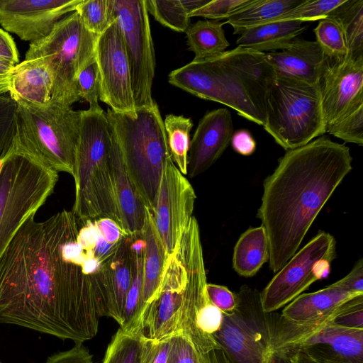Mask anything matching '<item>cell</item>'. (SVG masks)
Here are the masks:
<instances>
[{"label":"cell","instance_id":"43","mask_svg":"<svg viewBox=\"0 0 363 363\" xmlns=\"http://www.w3.org/2000/svg\"><path fill=\"white\" fill-rule=\"evenodd\" d=\"M167 363H198L193 345L180 334H175L171 337Z\"/></svg>","mask_w":363,"mask_h":363},{"label":"cell","instance_id":"27","mask_svg":"<svg viewBox=\"0 0 363 363\" xmlns=\"http://www.w3.org/2000/svg\"><path fill=\"white\" fill-rule=\"evenodd\" d=\"M144 247L145 242L142 233L131 235V249L133 256V279L126 297L119 328L129 334L143 332L141 296Z\"/></svg>","mask_w":363,"mask_h":363},{"label":"cell","instance_id":"38","mask_svg":"<svg viewBox=\"0 0 363 363\" xmlns=\"http://www.w3.org/2000/svg\"><path fill=\"white\" fill-rule=\"evenodd\" d=\"M77 90L80 99L87 101L89 109L99 110L100 77L96 58L86 66L77 77Z\"/></svg>","mask_w":363,"mask_h":363},{"label":"cell","instance_id":"49","mask_svg":"<svg viewBox=\"0 0 363 363\" xmlns=\"http://www.w3.org/2000/svg\"><path fill=\"white\" fill-rule=\"evenodd\" d=\"M94 222L104 238L110 243H118L125 236L118 224L112 219L100 218Z\"/></svg>","mask_w":363,"mask_h":363},{"label":"cell","instance_id":"2","mask_svg":"<svg viewBox=\"0 0 363 363\" xmlns=\"http://www.w3.org/2000/svg\"><path fill=\"white\" fill-rule=\"evenodd\" d=\"M350 148L321 135L286 150L265 179L257 212L274 273L291 259L325 203L352 170Z\"/></svg>","mask_w":363,"mask_h":363},{"label":"cell","instance_id":"41","mask_svg":"<svg viewBox=\"0 0 363 363\" xmlns=\"http://www.w3.org/2000/svg\"><path fill=\"white\" fill-rule=\"evenodd\" d=\"M332 323L343 327L363 329V295L345 303Z\"/></svg>","mask_w":363,"mask_h":363},{"label":"cell","instance_id":"5","mask_svg":"<svg viewBox=\"0 0 363 363\" xmlns=\"http://www.w3.org/2000/svg\"><path fill=\"white\" fill-rule=\"evenodd\" d=\"M136 113L134 117L108 108L106 115L128 176L151 210L164 169L172 159L157 103L149 108L136 109Z\"/></svg>","mask_w":363,"mask_h":363},{"label":"cell","instance_id":"37","mask_svg":"<svg viewBox=\"0 0 363 363\" xmlns=\"http://www.w3.org/2000/svg\"><path fill=\"white\" fill-rule=\"evenodd\" d=\"M85 28L99 35L109 26L108 0H82L75 9Z\"/></svg>","mask_w":363,"mask_h":363},{"label":"cell","instance_id":"24","mask_svg":"<svg viewBox=\"0 0 363 363\" xmlns=\"http://www.w3.org/2000/svg\"><path fill=\"white\" fill-rule=\"evenodd\" d=\"M142 234L145 242L141 296L143 319L147 305L160 286L168 257L149 208H147L146 221Z\"/></svg>","mask_w":363,"mask_h":363},{"label":"cell","instance_id":"40","mask_svg":"<svg viewBox=\"0 0 363 363\" xmlns=\"http://www.w3.org/2000/svg\"><path fill=\"white\" fill-rule=\"evenodd\" d=\"M250 0H210L203 6L189 14V17L201 16L217 21L228 19L238 9L245 5Z\"/></svg>","mask_w":363,"mask_h":363},{"label":"cell","instance_id":"23","mask_svg":"<svg viewBox=\"0 0 363 363\" xmlns=\"http://www.w3.org/2000/svg\"><path fill=\"white\" fill-rule=\"evenodd\" d=\"M358 296L335 282L317 291L299 295L284 307L280 315L294 323L313 322L333 315Z\"/></svg>","mask_w":363,"mask_h":363},{"label":"cell","instance_id":"32","mask_svg":"<svg viewBox=\"0 0 363 363\" xmlns=\"http://www.w3.org/2000/svg\"><path fill=\"white\" fill-rule=\"evenodd\" d=\"M145 338L143 332L129 334L118 329L107 347L103 363H140Z\"/></svg>","mask_w":363,"mask_h":363},{"label":"cell","instance_id":"25","mask_svg":"<svg viewBox=\"0 0 363 363\" xmlns=\"http://www.w3.org/2000/svg\"><path fill=\"white\" fill-rule=\"evenodd\" d=\"M300 21H274L251 28L239 34V47L262 52L281 50L307 29Z\"/></svg>","mask_w":363,"mask_h":363},{"label":"cell","instance_id":"48","mask_svg":"<svg viewBox=\"0 0 363 363\" xmlns=\"http://www.w3.org/2000/svg\"><path fill=\"white\" fill-rule=\"evenodd\" d=\"M0 60L13 65L18 64V52L13 38L0 28Z\"/></svg>","mask_w":363,"mask_h":363},{"label":"cell","instance_id":"13","mask_svg":"<svg viewBox=\"0 0 363 363\" xmlns=\"http://www.w3.org/2000/svg\"><path fill=\"white\" fill-rule=\"evenodd\" d=\"M236 296V308L223 313L213 336L233 363H261L270 342V313L263 311L257 289L245 285Z\"/></svg>","mask_w":363,"mask_h":363},{"label":"cell","instance_id":"28","mask_svg":"<svg viewBox=\"0 0 363 363\" xmlns=\"http://www.w3.org/2000/svg\"><path fill=\"white\" fill-rule=\"evenodd\" d=\"M303 0H250L232 13L224 24L233 28V34L262 24L273 22Z\"/></svg>","mask_w":363,"mask_h":363},{"label":"cell","instance_id":"35","mask_svg":"<svg viewBox=\"0 0 363 363\" xmlns=\"http://www.w3.org/2000/svg\"><path fill=\"white\" fill-rule=\"evenodd\" d=\"M345 0H303L274 21H300L303 22L326 18ZM274 22V21H273Z\"/></svg>","mask_w":363,"mask_h":363},{"label":"cell","instance_id":"1","mask_svg":"<svg viewBox=\"0 0 363 363\" xmlns=\"http://www.w3.org/2000/svg\"><path fill=\"white\" fill-rule=\"evenodd\" d=\"M21 226L0 257V323L75 343L97 333L106 316L104 262L82 220L63 210Z\"/></svg>","mask_w":363,"mask_h":363},{"label":"cell","instance_id":"30","mask_svg":"<svg viewBox=\"0 0 363 363\" xmlns=\"http://www.w3.org/2000/svg\"><path fill=\"white\" fill-rule=\"evenodd\" d=\"M326 18L340 28L349 53L363 55V0H345Z\"/></svg>","mask_w":363,"mask_h":363},{"label":"cell","instance_id":"39","mask_svg":"<svg viewBox=\"0 0 363 363\" xmlns=\"http://www.w3.org/2000/svg\"><path fill=\"white\" fill-rule=\"evenodd\" d=\"M17 104L9 96H0V158L10 148L15 130Z\"/></svg>","mask_w":363,"mask_h":363},{"label":"cell","instance_id":"16","mask_svg":"<svg viewBox=\"0 0 363 363\" xmlns=\"http://www.w3.org/2000/svg\"><path fill=\"white\" fill-rule=\"evenodd\" d=\"M82 0H0V24L30 43L48 36Z\"/></svg>","mask_w":363,"mask_h":363},{"label":"cell","instance_id":"50","mask_svg":"<svg viewBox=\"0 0 363 363\" xmlns=\"http://www.w3.org/2000/svg\"><path fill=\"white\" fill-rule=\"evenodd\" d=\"M196 356L198 363H233L221 348L203 354L196 353Z\"/></svg>","mask_w":363,"mask_h":363},{"label":"cell","instance_id":"54","mask_svg":"<svg viewBox=\"0 0 363 363\" xmlns=\"http://www.w3.org/2000/svg\"><path fill=\"white\" fill-rule=\"evenodd\" d=\"M289 363H314L304 358L298 354H294L286 357Z\"/></svg>","mask_w":363,"mask_h":363},{"label":"cell","instance_id":"18","mask_svg":"<svg viewBox=\"0 0 363 363\" xmlns=\"http://www.w3.org/2000/svg\"><path fill=\"white\" fill-rule=\"evenodd\" d=\"M233 134L231 113L227 108L206 113L200 120L190 141L186 175L195 177L207 170L222 155Z\"/></svg>","mask_w":363,"mask_h":363},{"label":"cell","instance_id":"55","mask_svg":"<svg viewBox=\"0 0 363 363\" xmlns=\"http://www.w3.org/2000/svg\"><path fill=\"white\" fill-rule=\"evenodd\" d=\"M0 363H1V362H0Z\"/></svg>","mask_w":363,"mask_h":363},{"label":"cell","instance_id":"19","mask_svg":"<svg viewBox=\"0 0 363 363\" xmlns=\"http://www.w3.org/2000/svg\"><path fill=\"white\" fill-rule=\"evenodd\" d=\"M281 51L266 52L277 77L319 84L331 61L315 41L294 39Z\"/></svg>","mask_w":363,"mask_h":363},{"label":"cell","instance_id":"51","mask_svg":"<svg viewBox=\"0 0 363 363\" xmlns=\"http://www.w3.org/2000/svg\"><path fill=\"white\" fill-rule=\"evenodd\" d=\"M15 66L0 60V96L9 93L10 80Z\"/></svg>","mask_w":363,"mask_h":363},{"label":"cell","instance_id":"47","mask_svg":"<svg viewBox=\"0 0 363 363\" xmlns=\"http://www.w3.org/2000/svg\"><path fill=\"white\" fill-rule=\"evenodd\" d=\"M230 143L234 150L242 155H250L256 149V142L251 133L245 129L233 133Z\"/></svg>","mask_w":363,"mask_h":363},{"label":"cell","instance_id":"29","mask_svg":"<svg viewBox=\"0 0 363 363\" xmlns=\"http://www.w3.org/2000/svg\"><path fill=\"white\" fill-rule=\"evenodd\" d=\"M224 23L199 20L190 24L185 31L189 48L194 54L193 60L199 61L217 57L230 46L223 28Z\"/></svg>","mask_w":363,"mask_h":363},{"label":"cell","instance_id":"9","mask_svg":"<svg viewBox=\"0 0 363 363\" xmlns=\"http://www.w3.org/2000/svg\"><path fill=\"white\" fill-rule=\"evenodd\" d=\"M264 128L286 150L323 135L320 84L277 76L267 99Z\"/></svg>","mask_w":363,"mask_h":363},{"label":"cell","instance_id":"14","mask_svg":"<svg viewBox=\"0 0 363 363\" xmlns=\"http://www.w3.org/2000/svg\"><path fill=\"white\" fill-rule=\"evenodd\" d=\"M95 58L100 77L99 99L115 112L137 116L130 64L116 20L98 36Z\"/></svg>","mask_w":363,"mask_h":363},{"label":"cell","instance_id":"10","mask_svg":"<svg viewBox=\"0 0 363 363\" xmlns=\"http://www.w3.org/2000/svg\"><path fill=\"white\" fill-rule=\"evenodd\" d=\"M98 36L74 11L57 21L48 36L30 43L25 59H43L52 73V101L71 106L81 99L77 77L95 59Z\"/></svg>","mask_w":363,"mask_h":363},{"label":"cell","instance_id":"31","mask_svg":"<svg viewBox=\"0 0 363 363\" xmlns=\"http://www.w3.org/2000/svg\"><path fill=\"white\" fill-rule=\"evenodd\" d=\"M163 122L172 161L181 173L186 175L187 153L193 122L190 118L174 114L166 115Z\"/></svg>","mask_w":363,"mask_h":363},{"label":"cell","instance_id":"42","mask_svg":"<svg viewBox=\"0 0 363 363\" xmlns=\"http://www.w3.org/2000/svg\"><path fill=\"white\" fill-rule=\"evenodd\" d=\"M171 337L156 341L145 337L140 363H167Z\"/></svg>","mask_w":363,"mask_h":363},{"label":"cell","instance_id":"4","mask_svg":"<svg viewBox=\"0 0 363 363\" xmlns=\"http://www.w3.org/2000/svg\"><path fill=\"white\" fill-rule=\"evenodd\" d=\"M81 113L72 174L75 199L72 211L82 220L108 218L120 226L112 182L108 121L102 108L81 110Z\"/></svg>","mask_w":363,"mask_h":363},{"label":"cell","instance_id":"15","mask_svg":"<svg viewBox=\"0 0 363 363\" xmlns=\"http://www.w3.org/2000/svg\"><path fill=\"white\" fill-rule=\"evenodd\" d=\"M196 196L187 178L172 160L163 171L155 203L150 210L167 255L174 251L193 217Z\"/></svg>","mask_w":363,"mask_h":363},{"label":"cell","instance_id":"46","mask_svg":"<svg viewBox=\"0 0 363 363\" xmlns=\"http://www.w3.org/2000/svg\"><path fill=\"white\" fill-rule=\"evenodd\" d=\"M344 289L357 295L363 294V262L359 259L351 272L336 281Z\"/></svg>","mask_w":363,"mask_h":363},{"label":"cell","instance_id":"53","mask_svg":"<svg viewBox=\"0 0 363 363\" xmlns=\"http://www.w3.org/2000/svg\"><path fill=\"white\" fill-rule=\"evenodd\" d=\"M189 16L193 11L208 4L210 0H181Z\"/></svg>","mask_w":363,"mask_h":363},{"label":"cell","instance_id":"34","mask_svg":"<svg viewBox=\"0 0 363 363\" xmlns=\"http://www.w3.org/2000/svg\"><path fill=\"white\" fill-rule=\"evenodd\" d=\"M314 33L315 41L330 60L342 59L349 53L340 28L331 18L320 19L314 29Z\"/></svg>","mask_w":363,"mask_h":363},{"label":"cell","instance_id":"6","mask_svg":"<svg viewBox=\"0 0 363 363\" xmlns=\"http://www.w3.org/2000/svg\"><path fill=\"white\" fill-rule=\"evenodd\" d=\"M12 144L46 167L72 176L79 143L81 110L50 100L45 106L18 103Z\"/></svg>","mask_w":363,"mask_h":363},{"label":"cell","instance_id":"20","mask_svg":"<svg viewBox=\"0 0 363 363\" xmlns=\"http://www.w3.org/2000/svg\"><path fill=\"white\" fill-rule=\"evenodd\" d=\"M111 132L110 162L120 228L125 236L140 234L145 224L147 207L128 176L118 144L111 130Z\"/></svg>","mask_w":363,"mask_h":363},{"label":"cell","instance_id":"12","mask_svg":"<svg viewBox=\"0 0 363 363\" xmlns=\"http://www.w3.org/2000/svg\"><path fill=\"white\" fill-rule=\"evenodd\" d=\"M336 242L320 231L296 252L279 270L262 292L259 298L266 313L284 307L313 283L326 277L335 257Z\"/></svg>","mask_w":363,"mask_h":363},{"label":"cell","instance_id":"3","mask_svg":"<svg viewBox=\"0 0 363 363\" xmlns=\"http://www.w3.org/2000/svg\"><path fill=\"white\" fill-rule=\"evenodd\" d=\"M277 74L265 53L237 46L172 71V85L199 98L224 104L264 126L267 99Z\"/></svg>","mask_w":363,"mask_h":363},{"label":"cell","instance_id":"36","mask_svg":"<svg viewBox=\"0 0 363 363\" xmlns=\"http://www.w3.org/2000/svg\"><path fill=\"white\" fill-rule=\"evenodd\" d=\"M325 131L345 143L363 145V104L340 120L327 126Z\"/></svg>","mask_w":363,"mask_h":363},{"label":"cell","instance_id":"22","mask_svg":"<svg viewBox=\"0 0 363 363\" xmlns=\"http://www.w3.org/2000/svg\"><path fill=\"white\" fill-rule=\"evenodd\" d=\"M53 76L48 64L41 58L24 60L11 74L9 97L18 103L47 105L51 100Z\"/></svg>","mask_w":363,"mask_h":363},{"label":"cell","instance_id":"52","mask_svg":"<svg viewBox=\"0 0 363 363\" xmlns=\"http://www.w3.org/2000/svg\"><path fill=\"white\" fill-rule=\"evenodd\" d=\"M261 363H289L286 358L276 353L269 345L264 351Z\"/></svg>","mask_w":363,"mask_h":363},{"label":"cell","instance_id":"26","mask_svg":"<svg viewBox=\"0 0 363 363\" xmlns=\"http://www.w3.org/2000/svg\"><path fill=\"white\" fill-rule=\"evenodd\" d=\"M269 259V241L263 225L243 233L234 248L233 267L240 276L255 275Z\"/></svg>","mask_w":363,"mask_h":363},{"label":"cell","instance_id":"11","mask_svg":"<svg viewBox=\"0 0 363 363\" xmlns=\"http://www.w3.org/2000/svg\"><path fill=\"white\" fill-rule=\"evenodd\" d=\"M109 24L120 27L128 58L135 108H149L152 97L155 55L145 0H108Z\"/></svg>","mask_w":363,"mask_h":363},{"label":"cell","instance_id":"8","mask_svg":"<svg viewBox=\"0 0 363 363\" xmlns=\"http://www.w3.org/2000/svg\"><path fill=\"white\" fill-rule=\"evenodd\" d=\"M344 305L330 316L304 323L270 313V347L285 358L298 354L314 363H363V329L332 323Z\"/></svg>","mask_w":363,"mask_h":363},{"label":"cell","instance_id":"7","mask_svg":"<svg viewBox=\"0 0 363 363\" xmlns=\"http://www.w3.org/2000/svg\"><path fill=\"white\" fill-rule=\"evenodd\" d=\"M57 180V172L12 143L0 158V257L52 194Z\"/></svg>","mask_w":363,"mask_h":363},{"label":"cell","instance_id":"33","mask_svg":"<svg viewBox=\"0 0 363 363\" xmlns=\"http://www.w3.org/2000/svg\"><path fill=\"white\" fill-rule=\"evenodd\" d=\"M146 8L162 25L177 32H185L190 17L181 0H145Z\"/></svg>","mask_w":363,"mask_h":363},{"label":"cell","instance_id":"17","mask_svg":"<svg viewBox=\"0 0 363 363\" xmlns=\"http://www.w3.org/2000/svg\"><path fill=\"white\" fill-rule=\"evenodd\" d=\"M325 128L363 104V55L332 60L320 81Z\"/></svg>","mask_w":363,"mask_h":363},{"label":"cell","instance_id":"45","mask_svg":"<svg viewBox=\"0 0 363 363\" xmlns=\"http://www.w3.org/2000/svg\"><path fill=\"white\" fill-rule=\"evenodd\" d=\"M45 363H94L92 356L82 343L66 351L56 353L48 358Z\"/></svg>","mask_w":363,"mask_h":363},{"label":"cell","instance_id":"44","mask_svg":"<svg viewBox=\"0 0 363 363\" xmlns=\"http://www.w3.org/2000/svg\"><path fill=\"white\" fill-rule=\"evenodd\" d=\"M206 292L210 301L223 313H232L236 308V294L230 291L227 287L207 283Z\"/></svg>","mask_w":363,"mask_h":363},{"label":"cell","instance_id":"21","mask_svg":"<svg viewBox=\"0 0 363 363\" xmlns=\"http://www.w3.org/2000/svg\"><path fill=\"white\" fill-rule=\"evenodd\" d=\"M104 270L106 316L112 318L120 325L133 279L131 235L122 238L115 252L104 262Z\"/></svg>","mask_w":363,"mask_h":363}]
</instances>
